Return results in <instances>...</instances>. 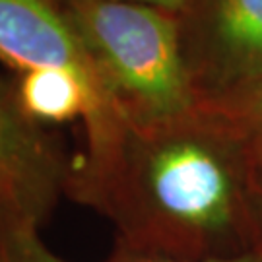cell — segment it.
<instances>
[{
  "mask_svg": "<svg viewBox=\"0 0 262 262\" xmlns=\"http://www.w3.org/2000/svg\"><path fill=\"white\" fill-rule=\"evenodd\" d=\"M53 2L115 111L132 121H169L196 109L179 16L115 0Z\"/></svg>",
  "mask_w": 262,
  "mask_h": 262,
  "instance_id": "1",
  "label": "cell"
},
{
  "mask_svg": "<svg viewBox=\"0 0 262 262\" xmlns=\"http://www.w3.org/2000/svg\"><path fill=\"white\" fill-rule=\"evenodd\" d=\"M70 173L58 140L21 111L14 85L0 78V233L39 227Z\"/></svg>",
  "mask_w": 262,
  "mask_h": 262,
  "instance_id": "2",
  "label": "cell"
},
{
  "mask_svg": "<svg viewBox=\"0 0 262 262\" xmlns=\"http://www.w3.org/2000/svg\"><path fill=\"white\" fill-rule=\"evenodd\" d=\"M190 82H262V0H192L179 16Z\"/></svg>",
  "mask_w": 262,
  "mask_h": 262,
  "instance_id": "3",
  "label": "cell"
},
{
  "mask_svg": "<svg viewBox=\"0 0 262 262\" xmlns=\"http://www.w3.org/2000/svg\"><path fill=\"white\" fill-rule=\"evenodd\" d=\"M0 64L18 74L58 68L99 84L94 66L53 0H0Z\"/></svg>",
  "mask_w": 262,
  "mask_h": 262,
  "instance_id": "4",
  "label": "cell"
},
{
  "mask_svg": "<svg viewBox=\"0 0 262 262\" xmlns=\"http://www.w3.org/2000/svg\"><path fill=\"white\" fill-rule=\"evenodd\" d=\"M14 90L21 111L43 126L76 119L92 126L113 109L95 80L58 68L21 72Z\"/></svg>",
  "mask_w": 262,
  "mask_h": 262,
  "instance_id": "5",
  "label": "cell"
},
{
  "mask_svg": "<svg viewBox=\"0 0 262 262\" xmlns=\"http://www.w3.org/2000/svg\"><path fill=\"white\" fill-rule=\"evenodd\" d=\"M0 262H66L56 256L39 237V227H18L0 233ZM146 262H173V260H146ZM206 262H258L256 258H233V260H206Z\"/></svg>",
  "mask_w": 262,
  "mask_h": 262,
  "instance_id": "6",
  "label": "cell"
},
{
  "mask_svg": "<svg viewBox=\"0 0 262 262\" xmlns=\"http://www.w3.org/2000/svg\"><path fill=\"white\" fill-rule=\"evenodd\" d=\"M115 2H130V4H142V6H150V8H158L169 14L181 16L185 10L188 8V4L192 0H115Z\"/></svg>",
  "mask_w": 262,
  "mask_h": 262,
  "instance_id": "7",
  "label": "cell"
},
{
  "mask_svg": "<svg viewBox=\"0 0 262 262\" xmlns=\"http://www.w3.org/2000/svg\"><path fill=\"white\" fill-rule=\"evenodd\" d=\"M256 109H258V113L262 115V84H260V90H258V94H256Z\"/></svg>",
  "mask_w": 262,
  "mask_h": 262,
  "instance_id": "8",
  "label": "cell"
}]
</instances>
